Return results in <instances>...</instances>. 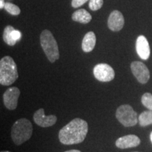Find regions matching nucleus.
Segmentation results:
<instances>
[{
  "label": "nucleus",
  "mask_w": 152,
  "mask_h": 152,
  "mask_svg": "<svg viewBox=\"0 0 152 152\" xmlns=\"http://www.w3.org/2000/svg\"><path fill=\"white\" fill-rule=\"evenodd\" d=\"M87 132V123L84 120L77 118L61 129L58 139L62 144L66 145L79 144L84 141Z\"/></svg>",
  "instance_id": "obj_1"
},
{
  "label": "nucleus",
  "mask_w": 152,
  "mask_h": 152,
  "mask_svg": "<svg viewBox=\"0 0 152 152\" xmlns=\"http://www.w3.org/2000/svg\"><path fill=\"white\" fill-rule=\"evenodd\" d=\"M18 68L14 60L6 56L0 60V84L9 86L18 79Z\"/></svg>",
  "instance_id": "obj_2"
},
{
  "label": "nucleus",
  "mask_w": 152,
  "mask_h": 152,
  "mask_svg": "<svg viewBox=\"0 0 152 152\" xmlns=\"http://www.w3.org/2000/svg\"><path fill=\"white\" fill-rule=\"evenodd\" d=\"M33 134V125L27 118H20L16 121L11 129V136L16 145H21L28 141Z\"/></svg>",
  "instance_id": "obj_3"
},
{
  "label": "nucleus",
  "mask_w": 152,
  "mask_h": 152,
  "mask_svg": "<svg viewBox=\"0 0 152 152\" xmlns=\"http://www.w3.org/2000/svg\"><path fill=\"white\" fill-rule=\"evenodd\" d=\"M42 48L51 63H54L59 58L58 44L52 33L48 30H44L40 35Z\"/></svg>",
  "instance_id": "obj_4"
},
{
  "label": "nucleus",
  "mask_w": 152,
  "mask_h": 152,
  "mask_svg": "<svg viewBox=\"0 0 152 152\" xmlns=\"http://www.w3.org/2000/svg\"><path fill=\"white\" fill-rule=\"evenodd\" d=\"M115 116L118 121L125 127L134 126L138 123L137 113L128 104L120 106L116 110Z\"/></svg>",
  "instance_id": "obj_5"
},
{
  "label": "nucleus",
  "mask_w": 152,
  "mask_h": 152,
  "mask_svg": "<svg viewBox=\"0 0 152 152\" xmlns=\"http://www.w3.org/2000/svg\"><path fill=\"white\" fill-rule=\"evenodd\" d=\"M93 73L95 78L100 82H110L115 77V71L107 64H99L95 66Z\"/></svg>",
  "instance_id": "obj_6"
},
{
  "label": "nucleus",
  "mask_w": 152,
  "mask_h": 152,
  "mask_svg": "<svg viewBox=\"0 0 152 152\" xmlns=\"http://www.w3.org/2000/svg\"><path fill=\"white\" fill-rule=\"evenodd\" d=\"M131 71L139 83L146 84L150 78L149 69L145 64L140 61H133L130 66Z\"/></svg>",
  "instance_id": "obj_7"
},
{
  "label": "nucleus",
  "mask_w": 152,
  "mask_h": 152,
  "mask_svg": "<svg viewBox=\"0 0 152 152\" xmlns=\"http://www.w3.org/2000/svg\"><path fill=\"white\" fill-rule=\"evenodd\" d=\"M20 94V90L16 87H9L4 93L3 101L7 109L9 110H15L16 109Z\"/></svg>",
  "instance_id": "obj_8"
},
{
  "label": "nucleus",
  "mask_w": 152,
  "mask_h": 152,
  "mask_svg": "<svg viewBox=\"0 0 152 152\" xmlns=\"http://www.w3.org/2000/svg\"><path fill=\"white\" fill-rule=\"evenodd\" d=\"M33 119L36 124L42 128L52 126L57 121L56 115H50L48 116L45 115L44 109H39L36 111L33 115Z\"/></svg>",
  "instance_id": "obj_9"
},
{
  "label": "nucleus",
  "mask_w": 152,
  "mask_h": 152,
  "mask_svg": "<svg viewBox=\"0 0 152 152\" xmlns=\"http://www.w3.org/2000/svg\"><path fill=\"white\" fill-rule=\"evenodd\" d=\"M125 19L121 11L115 10L110 14L108 19V27L113 32L120 31L123 29Z\"/></svg>",
  "instance_id": "obj_10"
},
{
  "label": "nucleus",
  "mask_w": 152,
  "mask_h": 152,
  "mask_svg": "<svg viewBox=\"0 0 152 152\" xmlns=\"http://www.w3.org/2000/svg\"><path fill=\"white\" fill-rule=\"evenodd\" d=\"M140 139L134 134H128L121 137L115 142V146L119 149H128L136 147L140 144Z\"/></svg>",
  "instance_id": "obj_11"
},
{
  "label": "nucleus",
  "mask_w": 152,
  "mask_h": 152,
  "mask_svg": "<svg viewBox=\"0 0 152 152\" xmlns=\"http://www.w3.org/2000/svg\"><path fill=\"white\" fill-rule=\"evenodd\" d=\"M136 50L139 56L143 60H147L150 56V47L147 39L144 35H140L136 41Z\"/></svg>",
  "instance_id": "obj_12"
},
{
  "label": "nucleus",
  "mask_w": 152,
  "mask_h": 152,
  "mask_svg": "<svg viewBox=\"0 0 152 152\" xmlns=\"http://www.w3.org/2000/svg\"><path fill=\"white\" fill-rule=\"evenodd\" d=\"M96 38L94 32H89L83 37L82 42V49L85 52H90L94 49L96 45Z\"/></svg>",
  "instance_id": "obj_13"
},
{
  "label": "nucleus",
  "mask_w": 152,
  "mask_h": 152,
  "mask_svg": "<svg viewBox=\"0 0 152 152\" xmlns=\"http://www.w3.org/2000/svg\"><path fill=\"white\" fill-rule=\"evenodd\" d=\"M72 19L75 22L80 23L87 24L90 23L92 20V16L88 11L84 9H79L73 13L72 15Z\"/></svg>",
  "instance_id": "obj_14"
},
{
  "label": "nucleus",
  "mask_w": 152,
  "mask_h": 152,
  "mask_svg": "<svg viewBox=\"0 0 152 152\" xmlns=\"http://www.w3.org/2000/svg\"><path fill=\"white\" fill-rule=\"evenodd\" d=\"M139 123L142 127L152 124V110L145 111L139 115Z\"/></svg>",
  "instance_id": "obj_15"
},
{
  "label": "nucleus",
  "mask_w": 152,
  "mask_h": 152,
  "mask_svg": "<svg viewBox=\"0 0 152 152\" xmlns=\"http://www.w3.org/2000/svg\"><path fill=\"white\" fill-rule=\"evenodd\" d=\"M14 30V28L11 26H7L4 28L3 33V39L4 42L9 46H14L16 42H15L11 37V33Z\"/></svg>",
  "instance_id": "obj_16"
},
{
  "label": "nucleus",
  "mask_w": 152,
  "mask_h": 152,
  "mask_svg": "<svg viewBox=\"0 0 152 152\" xmlns=\"http://www.w3.org/2000/svg\"><path fill=\"white\" fill-rule=\"evenodd\" d=\"M6 11L13 16H18L20 14V9L18 6H16L14 4H12L11 2H6L4 8Z\"/></svg>",
  "instance_id": "obj_17"
},
{
  "label": "nucleus",
  "mask_w": 152,
  "mask_h": 152,
  "mask_svg": "<svg viewBox=\"0 0 152 152\" xmlns=\"http://www.w3.org/2000/svg\"><path fill=\"white\" fill-rule=\"evenodd\" d=\"M142 103L146 108L152 110V94L149 92L144 93L142 96Z\"/></svg>",
  "instance_id": "obj_18"
},
{
  "label": "nucleus",
  "mask_w": 152,
  "mask_h": 152,
  "mask_svg": "<svg viewBox=\"0 0 152 152\" xmlns=\"http://www.w3.org/2000/svg\"><path fill=\"white\" fill-rule=\"evenodd\" d=\"M104 4V0H90L89 8L93 11H97L102 7Z\"/></svg>",
  "instance_id": "obj_19"
},
{
  "label": "nucleus",
  "mask_w": 152,
  "mask_h": 152,
  "mask_svg": "<svg viewBox=\"0 0 152 152\" xmlns=\"http://www.w3.org/2000/svg\"><path fill=\"white\" fill-rule=\"evenodd\" d=\"M89 0H72L71 6L73 8H78L87 2Z\"/></svg>",
  "instance_id": "obj_20"
},
{
  "label": "nucleus",
  "mask_w": 152,
  "mask_h": 152,
  "mask_svg": "<svg viewBox=\"0 0 152 152\" xmlns=\"http://www.w3.org/2000/svg\"><path fill=\"white\" fill-rule=\"evenodd\" d=\"M11 37H12V39L15 42L18 41L20 39V37H21V33L18 31V30L14 29L12 31V33H11Z\"/></svg>",
  "instance_id": "obj_21"
},
{
  "label": "nucleus",
  "mask_w": 152,
  "mask_h": 152,
  "mask_svg": "<svg viewBox=\"0 0 152 152\" xmlns=\"http://www.w3.org/2000/svg\"><path fill=\"white\" fill-rule=\"evenodd\" d=\"M4 6H5L4 0H0V9H2L4 8Z\"/></svg>",
  "instance_id": "obj_22"
},
{
  "label": "nucleus",
  "mask_w": 152,
  "mask_h": 152,
  "mask_svg": "<svg viewBox=\"0 0 152 152\" xmlns=\"http://www.w3.org/2000/svg\"><path fill=\"white\" fill-rule=\"evenodd\" d=\"M65 152H81L79 150H76V149H72V150H69V151H66Z\"/></svg>",
  "instance_id": "obj_23"
},
{
  "label": "nucleus",
  "mask_w": 152,
  "mask_h": 152,
  "mask_svg": "<svg viewBox=\"0 0 152 152\" xmlns=\"http://www.w3.org/2000/svg\"><path fill=\"white\" fill-rule=\"evenodd\" d=\"M150 140H151V141L152 142V132H151V134H150Z\"/></svg>",
  "instance_id": "obj_24"
},
{
  "label": "nucleus",
  "mask_w": 152,
  "mask_h": 152,
  "mask_svg": "<svg viewBox=\"0 0 152 152\" xmlns=\"http://www.w3.org/2000/svg\"><path fill=\"white\" fill-rule=\"evenodd\" d=\"M1 152H11V151H1Z\"/></svg>",
  "instance_id": "obj_25"
},
{
  "label": "nucleus",
  "mask_w": 152,
  "mask_h": 152,
  "mask_svg": "<svg viewBox=\"0 0 152 152\" xmlns=\"http://www.w3.org/2000/svg\"><path fill=\"white\" fill-rule=\"evenodd\" d=\"M134 152H138V151H134Z\"/></svg>",
  "instance_id": "obj_26"
}]
</instances>
